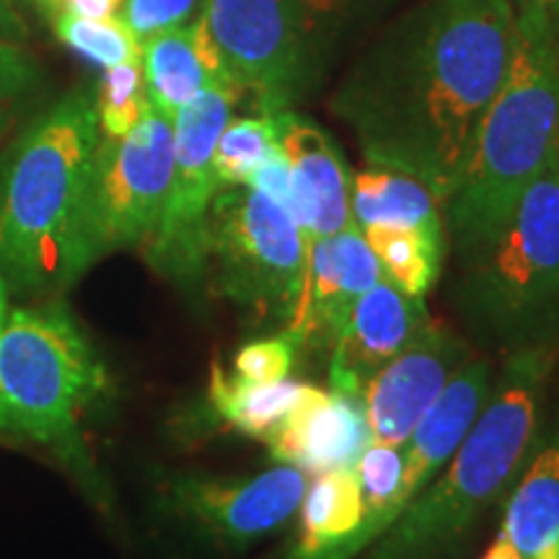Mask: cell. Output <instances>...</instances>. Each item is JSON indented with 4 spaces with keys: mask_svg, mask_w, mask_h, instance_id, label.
I'll list each match as a JSON object with an SVG mask.
<instances>
[{
    "mask_svg": "<svg viewBox=\"0 0 559 559\" xmlns=\"http://www.w3.org/2000/svg\"><path fill=\"white\" fill-rule=\"evenodd\" d=\"M368 443L370 430L362 400L306 383L296 407L267 440V449L280 464L298 466L306 477H317L355 466Z\"/></svg>",
    "mask_w": 559,
    "mask_h": 559,
    "instance_id": "16",
    "label": "cell"
},
{
    "mask_svg": "<svg viewBox=\"0 0 559 559\" xmlns=\"http://www.w3.org/2000/svg\"><path fill=\"white\" fill-rule=\"evenodd\" d=\"M107 389L102 355L62 300L9 311L0 330V432L81 456V419Z\"/></svg>",
    "mask_w": 559,
    "mask_h": 559,
    "instance_id": "6",
    "label": "cell"
},
{
    "mask_svg": "<svg viewBox=\"0 0 559 559\" xmlns=\"http://www.w3.org/2000/svg\"><path fill=\"white\" fill-rule=\"evenodd\" d=\"M174 174V120L148 107L124 138H99L91 164L83 254L88 270L104 257L145 247L158 228Z\"/></svg>",
    "mask_w": 559,
    "mask_h": 559,
    "instance_id": "10",
    "label": "cell"
},
{
    "mask_svg": "<svg viewBox=\"0 0 559 559\" xmlns=\"http://www.w3.org/2000/svg\"><path fill=\"white\" fill-rule=\"evenodd\" d=\"M459 306L506 353L559 342V156L523 192L498 239L466 262Z\"/></svg>",
    "mask_w": 559,
    "mask_h": 559,
    "instance_id": "7",
    "label": "cell"
},
{
    "mask_svg": "<svg viewBox=\"0 0 559 559\" xmlns=\"http://www.w3.org/2000/svg\"><path fill=\"white\" fill-rule=\"evenodd\" d=\"M469 360V345L449 324L432 319L362 386L370 443L404 449L440 391Z\"/></svg>",
    "mask_w": 559,
    "mask_h": 559,
    "instance_id": "12",
    "label": "cell"
},
{
    "mask_svg": "<svg viewBox=\"0 0 559 559\" xmlns=\"http://www.w3.org/2000/svg\"><path fill=\"white\" fill-rule=\"evenodd\" d=\"M481 559H521V555L513 547H510V542L506 539V536H498V539H495V544L487 549V555Z\"/></svg>",
    "mask_w": 559,
    "mask_h": 559,
    "instance_id": "31",
    "label": "cell"
},
{
    "mask_svg": "<svg viewBox=\"0 0 559 559\" xmlns=\"http://www.w3.org/2000/svg\"><path fill=\"white\" fill-rule=\"evenodd\" d=\"M94 91L39 109L0 160V275L16 296H58L88 272V179L99 145Z\"/></svg>",
    "mask_w": 559,
    "mask_h": 559,
    "instance_id": "2",
    "label": "cell"
},
{
    "mask_svg": "<svg viewBox=\"0 0 559 559\" xmlns=\"http://www.w3.org/2000/svg\"><path fill=\"white\" fill-rule=\"evenodd\" d=\"M280 151L290 164L293 221L298 223L306 249L317 239L353 226L349 174L330 132L296 109L275 111Z\"/></svg>",
    "mask_w": 559,
    "mask_h": 559,
    "instance_id": "14",
    "label": "cell"
},
{
    "mask_svg": "<svg viewBox=\"0 0 559 559\" xmlns=\"http://www.w3.org/2000/svg\"><path fill=\"white\" fill-rule=\"evenodd\" d=\"M559 156V45L539 13L515 9V47L502 86L489 102L445 228L461 262H472L502 234L523 192Z\"/></svg>",
    "mask_w": 559,
    "mask_h": 559,
    "instance_id": "4",
    "label": "cell"
},
{
    "mask_svg": "<svg viewBox=\"0 0 559 559\" xmlns=\"http://www.w3.org/2000/svg\"><path fill=\"white\" fill-rule=\"evenodd\" d=\"M391 0H202L200 13L257 109H296Z\"/></svg>",
    "mask_w": 559,
    "mask_h": 559,
    "instance_id": "5",
    "label": "cell"
},
{
    "mask_svg": "<svg viewBox=\"0 0 559 559\" xmlns=\"http://www.w3.org/2000/svg\"><path fill=\"white\" fill-rule=\"evenodd\" d=\"M500 536L521 559H559V415L510 487Z\"/></svg>",
    "mask_w": 559,
    "mask_h": 559,
    "instance_id": "17",
    "label": "cell"
},
{
    "mask_svg": "<svg viewBox=\"0 0 559 559\" xmlns=\"http://www.w3.org/2000/svg\"><path fill=\"white\" fill-rule=\"evenodd\" d=\"M296 340L285 332L280 334V337L254 340L234 355L230 373L251 383L283 381L290 376L293 360H296Z\"/></svg>",
    "mask_w": 559,
    "mask_h": 559,
    "instance_id": "26",
    "label": "cell"
},
{
    "mask_svg": "<svg viewBox=\"0 0 559 559\" xmlns=\"http://www.w3.org/2000/svg\"><path fill=\"white\" fill-rule=\"evenodd\" d=\"M386 275L362 230L355 226L317 239L309 260V285L288 330L296 345L334 342L349 306Z\"/></svg>",
    "mask_w": 559,
    "mask_h": 559,
    "instance_id": "15",
    "label": "cell"
},
{
    "mask_svg": "<svg viewBox=\"0 0 559 559\" xmlns=\"http://www.w3.org/2000/svg\"><path fill=\"white\" fill-rule=\"evenodd\" d=\"M280 148L275 115L230 117L213 151V171L218 187L247 185L251 174Z\"/></svg>",
    "mask_w": 559,
    "mask_h": 559,
    "instance_id": "23",
    "label": "cell"
},
{
    "mask_svg": "<svg viewBox=\"0 0 559 559\" xmlns=\"http://www.w3.org/2000/svg\"><path fill=\"white\" fill-rule=\"evenodd\" d=\"M559 342L508 353L477 423L449 464L376 539L362 559H449L481 513L510 492L539 438L542 404Z\"/></svg>",
    "mask_w": 559,
    "mask_h": 559,
    "instance_id": "3",
    "label": "cell"
},
{
    "mask_svg": "<svg viewBox=\"0 0 559 559\" xmlns=\"http://www.w3.org/2000/svg\"><path fill=\"white\" fill-rule=\"evenodd\" d=\"M202 9V0H124L120 16L143 45L153 34L190 24Z\"/></svg>",
    "mask_w": 559,
    "mask_h": 559,
    "instance_id": "27",
    "label": "cell"
},
{
    "mask_svg": "<svg viewBox=\"0 0 559 559\" xmlns=\"http://www.w3.org/2000/svg\"><path fill=\"white\" fill-rule=\"evenodd\" d=\"M360 230L396 288L407 293V296H428V290L436 285L440 275L445 241L432 239L423 230L412 228L370 226Z\"/></svg>",
    "mask_w": 559,
    "mask_h": 559,
    "instance_id": "21",
    "label": "cell"
},
{
    "mask_svg": "<svg viewBox=\"0 0 559 559\" xmlns=\"http://www.w3.org/2000/svg\"><path fill=\"white\" fill-rule=\"evenodd\" d=\"M140 66H143L151 107L169 120H174V115L194 96L215 86L205 62H202L192 21L145 39Z\"/></svg>",
    "mask_w": 559,
    "mask_h": 559,
    "instance_id": "20",
    "label": "cell"
},
{
    "mask_svg": "<svg viewBox=\"0 0 559 559\" xmlns=\"http://www.w3.org/2000/svg\"><path fill=\"white\" fill-rule=\"evenodd\" d=\"M430 321L425 298L407 296L383 275L349 306L334 340L332 391L362 400V386L370 376L400 355Z\"/></svg>",
    "mask_w": 559,
    "mask_h": 559,
    "instance_id": "13",
    "label": "cell"
},
{
    "mask_svg": "<svg viewBox=\"0 0 559 559\" xmlns=\"http://www.w3.org/2000/svg\"><path fill=\"white\" fill-rule=\"evenodd\" d=\"M513 9H528L539 13L547 29L559 45V0H513Z\"/></svg>",
    "mask_w": 559,
    "mask_h": 559,
    "instance_id": "30",
    "label": "cell"
},
{
    "mask_svg": "<svg viewBox=\"0 0 559 559\" xmlns=\"http://www.w3.org/2000/svg\"><path fill=\"white\" fill-rule=\"evenodd\" d=\"M47 70L29 47L0 39V145L39 111Z\"/></svg>",
    "mask_w": 559,
    "mask_h": 559,
    "instance_id": "24",
    "label": "cell"
},
{
    "mask_svg": "<svg viewBox=\"0 0 559 559\" xmlns=\"http://www.w3.org/2000/svg\"><path fill=\"white\" fill-rule=\"evenodd\" d=\"M304 389L306 383L290 379L275 383L243 381L223 370L221 362H213L205 400L213 417L228 430L267 443L298 404Z\"/></svg>",
    "mask_w": 559,
    "mask_h": 559,
    "instance_id": "19",
    "label": "cell"
},
{
    "mask_svg": "<svg viewBox=\"0 0 559 559\" xmlns=\"http://www.w3.org/2000/svg\"><path fill=\"white\" fill-rule=\"evenodd\" d=\"M122 3L124 0H60L58 11L75 13V16L83 19H107L120 13Z\"/></svg>",
    "mask_w": 559,
    "mask_h": 559,
    "instance_id": "29",
    "label": "cell"
},
{
    "mask_svg": "<svg viewBox=\"0 0 559 559\" xmlns=\"http://www.w3.org/2000/svg\"><path fill=\"white\" fill-rule=\"evenodd\" d=\"M247 91L210 86L174 115V174L158 228L145 243L160 277L194 293L210 275V205L221 190L213 151Z\"/></svg>",
    "mask_w": 559,
    "mask_h": 559,
    "instance_id": "9",
    "label": "cell"
},
{
    "mask_svg": "<svg viewBox=\"0 0 559 559\" xmlns=\"http://www.w3.org/2000/svg\"><path fill=\"white\" fill-rule=\"evenodd\" d=\"M9 296H11V290H9V283H5V277L0 275V330H3V324H5V317H9V311H11Z\"/></svg>",
    "mask_w": 559,
    "mask_h": 559,
    "instance_id": "32",
    "label": "cell"
},
{
    "mask_svg": "<svg viewBox=\"0 0 559 559\" xmlns=\"http://www.w3.org/2000/svg\"><path fill=\"white\" fill-rule=\"evenodd\" d=\"M50 24L60 45L102 70L122 62H140L143 55V45L120 13L107 19H83L68 11H55L50 13Z\"/></svg>",
    "mask_w": 559,
    "mask_h": 559,
    "instance_id": "22",
    "label": "cell"
},
{
    "mask_svg": "<svg viewBox=\"0 0 559 559\" xmlns=\"http://www.w3.org/2000/svg\"><path fill=\"white\" fill-rule=\"evenodd\" d=\"M349 210L358 228L394 226L445 241V213L423 181L409 174L366 166L349 177Z\"/></svg>",
    "mask_w": 559,
    "mask_h": 559,
    "instance_id": "18",
    "label": "cell"
},
{
    "mask_svg": "<svg viewBox=\"0 0 559 559\" xmlns=\"http://www.w3.org/2000/svg\"><path fill=\"white\" fill-rule=\"evenodd\" d=\"M148 88L140 62L104 68L99 86L94 91L96 122L102 138H124L148 111Z\"/></svg>",
    "mask_w": 559,
    "mask_h": 559,
    "instance_id": "25",
    "label": "cell"
},
{
    "mask_svg": "<svg viewBox=\"0 0 559 559\" xmlns=\"http://www.w3.org/2000/svg\"><path fill=\"white\" fill-rule=\"evenodd\" d=\"M210 270L223 296L241 309L290 324L309 285V249L280 202L249 185H230L210 205Z\"/></svg>",
    "mask_w": 559,
    "mask_h": 559,
    "instance_id": "8",
    "label": "cell"
},
{
    "mask_svg": "<svg viewBox=\"0 0 559 559\" xmlns=\"http://www.w3.org/2000/svg\"><path fill=\"white\" fill-rule=\"evenodd\" d=\"M32 37L29 21L24 19V13L16 5V0H0V39L21 41L26 45Z\"/></svg>",
    "mask_w": 559,
    "mask_h": 559,
    "instance_id": "28",
    "label": "cell"
},
{
    "mask_svg": "<svg viewBox=\"0 0 559 559\" xmlns=\"http://www.w3.org/2000/svg\"><path fill=\"white\" fill-rule=\"evenodd\" d=\"M309 477L277 464L254 477L215 479L185 474L164 485L160 502L179 523L223 549H243L298 513Z\"/></svg>",
    "mask_w": 559,
    "mask_h": 559,
    "instance_id": "11",
    "label": "cell"
},
{
    "mask_svg": "<svg viewBox=\"0 0 559 559\" xmlns=\"http://www.w3.org/2000/svg\"><path fill=\"white\" fill-rule=\"evenodd\" d=\"M513 47V0H417L358 55L330 109L368 166L419 179L445 213Z\"/></svg>",
    "mask_w": 559,
    "mask_h": 559,
    "instance_id": "1",
    "label": "cell"
}]
</instances>
